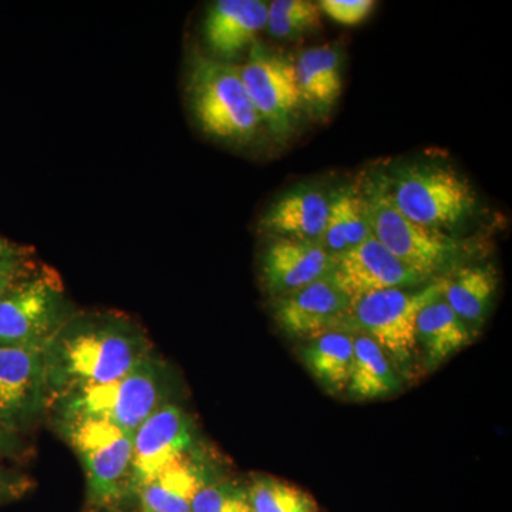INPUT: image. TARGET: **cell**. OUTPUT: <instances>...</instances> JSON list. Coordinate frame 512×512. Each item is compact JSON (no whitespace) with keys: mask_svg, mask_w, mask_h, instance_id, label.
<instances>
[{"mask_svg":"<svg viewBox=\"0 0 512 512\" xmlns=\"http://www.w3.org/2000/svg\"><path fill=\"white\" fill-rule=\"evenodd\" d=\"M330 195L315 185H298L279 195L262 217L259 228L272 238L319 241L325 231Z\"/></svg>","mask_w":512,"mask_h":512,"instance_id":"obj_16","label":"cell"},{"mask_svg":"<svg viewBox=\"0 0 512 512\" xmlns=\"http://www.w3.org/2000/svg\"><path fill=\"white\" fill-rule=\"evenodd\" d=\"M372 235L359 188H342L330 195V207L320 244L333 258L362 244Z\"/></svg>","mask_w":512,"mask_h":512,"instance_id":"obj_23","label":"cell"},{"mask_svg":"<svg viewBox=\"0 0 512 512\" xmlns=\"http://www.w3.org/2000/svg\"><path fill=\"white\" fill-rule=\"evenodd\" d=\"M22 451L23 446L20 443L19 436L0 429V456L15 457L16 454L22 453Z\"/></svg>","mask_w":512,"mask_h":512,"instance_id":"obj_30","label":"cell"},{"mask_svg":"<svg viewBox=\"0 0 512 512\" xmlns=\"http://www.w3.org/2000/svg\"><path fill=\"white\" fill-rule=\"evenodd\" d=\"M359 190L373 237L403 264L437 279L460 261L463 242L447 232L416 224L397 210L387 190L386 174L367 175Z\"/></svg>","mask_w":512,"mask_h":512,"instance_id":"obj_4","label":"cell"},{"mask_svg":"<svg viewBox=\"0 0 512 512\" xmlns=\"http://www.w3.org/2000/svg\"><path fill=\"white\" fill-rule=\"evenodd\" d=\"M293 64L303 109L325 119L342 96V49L338 45L311 47L303 50Z\"/></svg>","mask_w":512,"mask_h":512,"instance_id":"obj_17","label":"cell"},{"mask_svg":"<svg viewBox=\"0 0 512 512\" xmlns=\"http://www.w3.org/2000/svg\"><path fill=\"white\" fill-rule=\"evenodd\" d=\"M70 316L59 279L26 272L0 296V346L46 349Z\"/></svg>","mask_w":512,"mask_h":512,"instance_id":"obj_8","label":"cell"},{"mask_svg":"<svg viewBox=\"0 0 512 512\" xmlns=\"http://www.w3.org/2000/svg\"><path fill=\"white\" fill-rule=\"evenodd\" d=\"M194 441L192 421L177 404H164L151 414L134 431L131 494H136L164 468L191 454Z\"/></svg>","mask_w":512,"mask_h":512,"instance_id":"obj_11","label":"cell"},{"mask_svg":"<svg viewBox=\"0 0 512 512\" xmlns=\"http://www.w3.org/2000/svg\"><path fill=\"white\" fill-rule=\"evenodd\" d=\"M208 481L207 471L191 453L164 468L134 495L143 512H191L195 495Z\"/></svg>","mask_w":512,"mask_h":512,"instance_id":"obj_20","label":"cell"},{"mask_svg":"<svg viewBox=\"0 0 512 512\" xmlns=\"http://www.w3.org/2000/svg\"><path fill=\"white\" fill-rule=\"evenodd\" d=\"M350 299L328 276L276 298L274 318L286 335L313 339L326 332H342Z\"/></svg>","mask_w":512,"mask_h":512,"instance_id":"obj_13","label":"cell"},{"mask_svg":"<svg viewBox=\"0 0 512 512\" xmlns=\"http://www.w3.org/2000/svg\"><path fill=\"white\" fill-rule=\"evenodd\" d=\"M322 28V12L311 0H274L268 5L266 30L279 40H295Z\"/></svg>","mask_w":512,"mask_h":512,"instance_id":"obj_24","label":"cell"},{"mask_svg":"<svg viewBox=\"0 0 512 512\" xmlns=\"http://www.w3.org/2000/svg\"><path fill=\"white\" fill-rule=\"evenodd\" d=\"M329 278L352 299L387 289L419 288L434 281L403 264L373 235L333 258Z\"/></svg>","mask_w":512,"mask_h":512,"instance_id":"obj_12","label":"cell"},{"mask_svg":"<svg viewBox=\"0 0 512 512\" xmlns=\"http://www.w3.org/2000/svg\"><path fill=\"white\" fill-rule=\"evenodd\" d=\"M268 2L264 0H217L202 20V37L208 56L232 63L249 52L256 37L266 29Z\"/></svg>","mask_w":512,"mask_h":512,"instance_id":"obj_14","label":"cell"},{"mask_svg":"<svg viewBox=\"0 0 512 512\" xmlns=\"http://www.w3.org/2000/svg\"><path fill=\"white\" fill-rule=\"evenodd\" d=\"M239 72L262 126L278 143L288 141L303 109L295 64L264 43L256 42Z\"/></svg>","mask_w":512,"mask_h":512,"instance_id":"obj_9","label":"cell"},{"mask_svg":"<svg viewBox=\"0 0 512 512\" xmlns=\"http://www.w3.org/2000/svg\"><path fill=\"white\" fill-rule=\"evenodd\" d=\"M386 181L397 210L423 227L453 231L476 212L474 188L448 165L402 164L386 174Z\"/></svg>","mask_w":512,"mask_h":512,"instance_id":"obj_5","label":"cell"},{"mask_svg":"<svg viewBox=\"0 0 512 512\" xmlns=\"http://www.w3.org/2000/svg\"><path fill=\"white\" fill-rule=\"evenodd\" d=\"M49 396L116 382L151 356L138 326L117 315H72L45 349Z\"/></svg>","mask_w":512,"mask_h":512,"instance_id":"obj_1","label":"cell"},{"mask_svg":"<svg viewBox=\"0 0 512 512\" xmlns=\"http://www.w3.org/2000/svg\"><path fill=\"white\" fill-rule=\"evenodd\" d=\"M191 512H252L247 488L208 481L195 495Z\"/></svg>","mask_w":512,"mask_h":512,"instance_id":"obj_26","label":"cell"},{"mask_svg":"<svg viewBox=\"0 0 512 512\" xmlns=\"http://www.w3.org/2000/svg\"><path fill=\"white\" fill-rule=\"evenodd\" d=\"M45 349L0 346V429L18 436L49 404Z\"/></svg>","mask_w":512,"mask_h":512,"instance_id":"obj_10","label":"cell"},{"mask_svg":"<svg viewBox=\"0 0 512 512\" xmlns=\"http://www.w3.org/2000/svg\"><path fill=\"white\" fill-rule=\"evenodd\" d=\"M57 429L82 461L94 507H113L131 494L133 433L96 417H57Z\"/></svg>","mask_w":512,"mask_h":512,"instance_id":"obj_6","label":"cell"},{"mask_svg":"<svg viewBox=\"0 0 512 512\" xmlns=\"http://www.w3.org/2000/svg\"><path fill=\"white\" fill-rule=\"evenodd\" d=\"M19 256H26V251L13 242L0 237V259L19 258Z\"/></svg>","mask_w":512,"mask_h":512,"instance_id":"obj_31","label":"cell"},{"mask_svg":"<svg viewBox=\"0 0 512 512\" xmlns=\"http://www.w3.org/2000/svg\"><path fill=\"white\" fill-rule=\"evenodd\" d=\"M332 268L333 256L319 241L274 238L261 256L262 284L275 299L325 278Z\"/></svg>","mask_w":512,"mask_h":512,"instance_id":"obj_15","label":"cell"},{"mask_svg":"<svg viewBox=\"0 0 512 512\" xmlns=\"http://www.w3.org/2000/svg\"><path fill=\"white\" fill-rule=\"evenodd\" d=\"M32 485V481L23 474L0 468V505L25 497Z\"/></svg>","mask_w":512,"mask_h":512,"instance_id":"obj_28","label":"cell"},{"mask_svg":"<svg viewBox=\"0 0 512 512\" xmlns=\"http://www.w3.org/2000/svg\"><path fill=\"white\" fill-rule=\"evenodd\" d=\"M320 12L325 13L333 22L343 26H356L365 22L375 9L373 0H320Z\"/></svg>","mask_w":512,"mask_h":512,"instance_id":"obj_27","label":"cell"},{"mask_svg":"<svg viewBox=\"0 0 512 512\" xmlns=\"http://www.w3.org/2000/svg\"><path fill=\"white\" fill-rule=\"evenodd\" d=\"M443 292V278L410 289H387L352 299L342 332L375 340L402 379H412L421 360L416 338L417 315Z\"/></svg>","mask_w":512,"mask_h":512,"instance_id":"obj_3","label":"cell"},{"mask_svg":"<svg viewBox=\"0 0 512 512\" xmlns=\"http://www.w3.org/2000/svg\"><path fill=\"white\" fill-rule=\"evenodd\" d=\"M441 278L444 301L477 338L493 306L497 274L491 266L470 265L460 266Z\"/></svg>","mask_w":512,"mask_h":512,"instance_id":"obj_18","label":"cell"},{"mask_svg":"<svg viewBox=\"0 0 512 512\" xmlns=\"http://www.w3.org/2000/svg\"><path fill=\"white\" fill-rule=\"evenodd\" d=\"M402 387V376L375 340L353 335V366L346 390L350 399L379 400L400 392Z\"/></svg>","mask_w":512,"mask_h":512,"instance_id":"obj_21","label":"cell"},{"mask_svg":"<svg viewBox=\"0 0 512 512\" xmlns=\"http://www.w3.org/2000/svg\"><path fill=\"white\" fill-rule=\"evenodd\" d=\"M302 360L326 392L346 393L353 366V335L333 330L309 339Z\"/></svg>","mask_w":512,"mask_h":512,"instance_id":"obj_22","label":"cell"},{"mask_svg":"<svg viewBox=\"0 0 512 512\" xmlns=\"http://www.w3.org/2000/svg\"><path fill=\"white\" fill-rule=\"evenodd\" d=\"M167 404L163 366L148 357L116 382L56 397V417H96L133 433Z\"/></svg>","mask_w":512,"mask_h":512,"instance_id":"obj_7","label":"cell"},{"mask_svg":"<svg viewBox=\"0 0 512 512\" xmlns=\"http://www.w3.org/2000/svg\"><path fill=\"white\" fill-rule=\"evenodd\" d=\"M184 90L192 120L218 143L248 146L264 128L237 64L194 53L188 60Z\"/></svg>","mask_w":512,"mask_h":512,"instance_id":"obj_2","label":"cell"},{"mask_svg":"<svg viewBox=\"0 0 512 512\" xmlns=\"http://www.w3.org/2000/svg\"><path fill=\"white\" fill-rule=\"evenodd\" d=\"M28 271L26 265V256L19 258L0 259V296L3 295L10 286L15 284L19 278Z\"/></svg>","mask_w":512,"mask_h":512,"instance_id":"obj_29","label":"cell"},{"mask_svg":"<svg viewBox=\"0 0 512 512\" xmlns=\"http://www.w3.org/2000/svg\"><path fill=\"white\" fill-rule=\"evenodd\" d=\"M247 493L252 512H315L309 495L274 477H256Z\"/></svg>","mask_w":512,"mask_h":512,"instance_id":"obj_25","label":"cell"},{"mask_svg":"<svg viewBox=\"0 0 512 512\" xmlns=\"http://www.w3.org/2000/svg\"><path fill=\"white\" fill-rule=\"evenodd\" d=\"M416 338L420 357L436 369L474 340L467 326L444 301L443 292L431 299L417 315Z\"/></svg>","mask_w":512,"mask_h":512,"instance_id":"obj_19","label":"cell"}]
</instances>
